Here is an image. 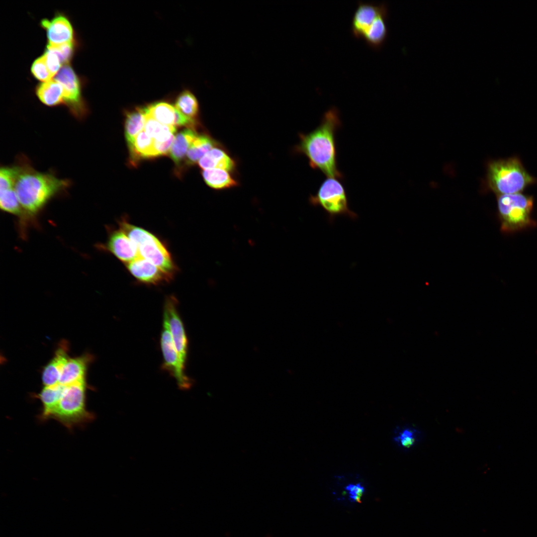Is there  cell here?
Wrapping results in <instances>:
<instances>
[{
    "label": "cell",
    "mask_w": 537,
    "mask_h": 537,
    "mask_svg": "<svg viewBox=\"0 0 537 537\" xmlns=\"http://www.w3.org/2000/svg\"><path fill=\"white\" fill-rule=\"evenodd\" d=\"M17 159L14 188L22 209L20 219H31L52 198L66 190L71 182L51 172L37 171L23 156Z\"/></svg>",
    "instance_id": "6da1fadb"
},
{
    "label": "cell",
    "mask_w": 537,
    "mask_h": 537,
    "mask_svg": "<svg viewBox=\"0 0 537 537\" xmlns=\"http://www.w3.org/2000/svg\"><path fill=\"white\" fill-rule=\"evenodd\" d=\"M341 126L339 111L333 106L324 113L314 130L299 134L300 142L295 147V152L307 158L311 168L320 171L328 178L344 177L338 167L335 138Z\"/></svg>",
    "instance_id": "7a4b0ae2"
},
{
    "label": "cell",
    "mask_w": 537,
    "mask_h": 537,
    "mask_svg": "<svg viewBox=\"0 0 537 537\" xmlns=\"http://www.w3.org/2000/svg\"><path fill=\"white\" fill-rule=\"evenodd\" d=\"M537 182L517 157L494 160L488 164L486 183L497 195L521 193Z\"/></svg>",
    "instance_id": "3957f363"
},
{
    "label": "cell",
    "mask_w": 537,
    "mask_h": 537,
    "mask_svg": "<svg viewBox=\"0 0 537 537\" xmlns=\"http://www.w3.org/2000/svg\"><path fill=\"white\" fill-rule=\"evenodd\" d=\"M119 227L134 243L139 256L153 263L173 277L178 268L163 242L152 233L130 223L125 218L119 221Z\"/></svg>",
    "instance_id": "277c9868"
},
{
    "label": "cell",
    "mask_w": 537,
    "mask_h": 537,
    "mask_svg": "<svg viewBox=\"0 0 537 537\" xmlns=\"http://www.w3.org/2000/svg\"><path fill=\"white\" fill-rule=\"evenodd\" d=\"M498 214L501 231L513 233L537 225L532 217V196L517 193L497 195Z\"/></svg>",
    "instance_id": "5b68a950"
},
{
    "label": "cell",
    "mask_w": 537,
    "mask_h": 537,
    "mask_svg": "<svg viewBox=\"0 0 537 537\" xmlns=\"http://www.w3.org/2000/svg\"><path fill=\"white\" fill-rule=\"evenodd\" d=\"M94 415L86 404V382L82 380L65 385L60 399L50 419H54L69 429L90 422Z\"/></svg>",
    "instance_id": "8992f818"
},
{
    "label": "cell",
    "mask_w": 537,
    "mask_h": 537,
    "mask_svg": "<svg viewBox=\"0 0 537 537\" xmlns=\"http://www.w3.org/2000/svg\"><path fill=\"white\" fill-rule=\"evenodd\" d=\"M309 202L315 207H322L331 223L339 216H347L352 219L358 217L357 214L350 209L345 188L336 179H325L316 194L310 195Z\"/></svg>",
    "instance_id": "52a82bcc"
},
{
    "label": "cell",
    "mask_w": 537,
    "mask_h": 537,
    "mask_svg": "<svg viewBox=\"0 0 537 537\" xmlns=\"http://www.w3.org/2000/svg\"><path fill=\"white\" fill-rule=\"evenodd\" d=\"M55 80L63 87L64 104L76 118L83 119L88 114V109L81 94L80 80L73 69L65 65L57 74Z\"/></svg>",
    "instance_id": "ba28073f"
},
{
    "label": "cell",
    "mask_w": 537,
    "mask_h": 537,
    "mask_svg": "<svg viewBox=\"0 0 537 537\" xmlns=\"http://www.w3.org/2000/svg\"><path fill=\"white\" fill-rule=\"evenodd\" d=\"M161 347L164 358L163 368L175 378L180 390L189 389L192 381L184 372V364L180 358L169 328L165 324L161 333Z\"/></svg>",
    "instance_id": "9c48e42d"
},
{
    "label": "cell",
    "mask_w": 537,
    "mask_h": 537,
    "mask_svg": "<svg viewBox=\"0 0 537 537\" xmlns=\"http://www.w3.org/2000/svg\"><path fill=\"white\" fill-rule=\"evenodd\" d=\"M177 306L178 301L175 297L171 295L166 298L164 305V324L169 328L176 349L181 360L185 364L188 342Z\"/></svg>",
    "instance_id": "30bf717a"
},
{
    "label": "cell",
    "mask_w": 537,
    "mask_h": 537,
    "mask_svg": "<svg viewBox=\"0 0 537 537\" xmlns=\"http://www.w3.org/2000/svg\"><path fill=\"white\" fill-rule=\"evenodd\" d=\"M386 10H388V7L386 2L358 1L351 21V31L353 35L357 38L362 39L376 18Z\"/></svg>",
    "instance_id": "8fae6325"
},
{
    "label": "cell",
    "mask_w": 537,
    "mask_h": 537,
    "mask_svg": "<svg viewBox=\"0 0 537 537\" xmlns=\"http://www.w3.org/2000/svg\"><path fill=\"white\" fill-rule=\"evenodd\" d=\"M126 267L139 282L144 284L159 285L173 278L157 266L140 256L126 264Z\"/></svg>",
    "instance_id": "7c38bea8"
},
{
    "label": "cell",
    "mask_w": 537,
    "mask_h": 537,
    "mask_svg": "<svg viewBox=\"0 0 537 537\" xmlns=\"http://www.w3.org/2000/svg\"><path fill=\"white\" fill-rule=\"evenodd\" d=\"M102 247L126 264L139 257L135 244L119 227L110 232L107 242Z\"/></svg>",
    "instance_id": "4fadbf2b"
},
{
    "label": "cell",
    "mask_w": 537,
    "mask_h": 537,
    "mask_svg": "<svg viewBox=\"0 0 537 537\" xmlns=\"http://www.w3.org/2000/svg\"><path fill=\"white\" fill-rule=\"evenodd\" d=\"M41 25L46 30L49 45L56 46L73 42V29L66 16L60 14L51 20L43 19Z\"/></svg>",
    "instance_id": "5bb4252c"
},
{
    "label": "cell",
    "mask_w": 537,
    "mask_h": 537,
    "mask_svg": "<svg viewBox=\"0 0 537 537\" xmlns=\"http://www.w3.org/2000/svg\"><path fill=\"white\" fill-rule=\"evenodd\" d=\"M91 357L86 355L74 358H69L61 372L59 383L68 385L85 380V376Z\"/></svg>",
    "instance_id": "9a60e30c"
},
{
    "label": "cell",
    "mask_w": 537,
    "mask_h": 537,
    "mask_svg": "<svg viewBox=\"0 0 537 537\" xmlns=\"http://www.w3.org/2000/svg\"><path fill=\"white\" fill-rule=\"evenodd\" d=\"M69 358L67 345L63 342L56 350L53 358L43 369L42 380L44 386L59 383L61 371Z\"/></svg>",
    "instance_id": "2e32d148"
},
{
    "label": "cell",
    "mask_w": 537,
    "mask_h": 537,
    "mask_svg": "<svg viewBox=\"0 0 537 537\" xmlns=\"http://www.w3.org/2000/svg\"><path fill=\"white\" fill-rule=\"evenodd\" d=\"M388 16V10L381 13L370 26L362 38L366 43L374 49L381 48L387 38L388 33L386 22Z\"/></svg>",
    "instance_id": "e0dca14e"
},
{
    "label": "cell",
    "mask_w": 537,
    "mask_h": 537,
    "mask_svg": "<svg viewBox=\"0 0 537 537\" xmlns=\"http://www.w3.org/2000/svg\"><path fill=\"white\" fill-rule=\"evenodd\" d=\"M198 165L203 170L220 169L231 171L235 167L233 160L225 152L216 147L205 154L198 161Z\"/></svg>",
    "instance_id": "ac0fdd59"
},
{
    "label": "cell",
    "mask_w": 537,
    "mask_h": 537,
    "mask_svg": "<svg viewBox=\"0 0 537 537\" xmlns=\"http://www.w3.org/2000/svg\"><path fill=\"white\" fill-rule=\"evenodd\" d=\"M65 387V385L60 383L44 386L38 394V398L42 404V410L40 415L41 420L44 421L50 418L60 399Z\"/></svg>",
    "instance_id": "d6986e66"
},
{
    "label": "cell",
    "mask_w": 537,
    "mask_h": 537,
    "mask_svg": "<svg viewBox=\"0 0 537 537\" xmlns=\"http://www.w3.org/2000/svg\"><path fill=\"white\" fill-rule=\"evenodd\" d=\"M197 134L191 129H185L177 133L169 151V155L176 164H179L186 156L191 143Z\"/></svg>",
    "instance_id": "ffe728a7"
},
{
    "label": "cell",
    "mask_w": 537,
    "mask_h": 537,
    "mask_svg": "<svg viewBox=\"0 0 537 537\" xmlns=\"http://www.w3.org/2000/svg\"><path fill=\"white\" fill-rule=\"evenodd\" d=\"M36 93L40 100L48 106L64 104L63 89L56 80L39 85L36 88Z\"/></svg>",
    "instance_id": "44dd1931"
},
{
    "label": "cell",
    "mask_w": 537,
    "mask_h": 537,
    "mask_svg": "<svg viewBox=\"0 0 537 537\" xmlns=\"http://www.w3.org/2000/svg\"><path fill=\"white\" fill-rule=\"evenodd\" d=\"M145 121V107L137 108L127 113L124 130L128 146L133 143L137 135L144 130Z\"/></svg>",
    "instance_id": "7402d4cb"
},
{
    "label": "cell",
    "mask_w": 537,
    "mask_h": 537,
    "mask_svg": "<svg viewBox=\"0 0 537 537\" xmlns=\"http://www.w3.org/2000/svg\"><path fill=\"white\" fill-rule=\"evenodd\" d=\"M144 131L154 140L162 142L175 137L176 127L163 124L154 119L147 111Z\"/></svg>",
    "instance_id": "603a6c76"
},
{
    "label": "cell",
    "mask_w": 537,
    "mask_h": 537,
    "mask_svg": "<svg viewBox=\"0 0 537 537\" xmlns=\"http://www.w3.org/2000/svg\"><path fill=\"white\" fill-rule=\"evenodd\" d=\"M202 175L206 183L210 187L221 189L235 186L237 181L228 171L220 169L203 170Z\"/></svg>",
    "instance_id": "cb8c5ba5"
},
{
    "label": "cell",
    "mask_w": 537,
    "mask_h": 537,
    "mask_svg": "<svg viewBox=\"0 0 537 537\" xmlns=\"http://www.w3.org/2000/svg\"><path fill=\"white\" fill-rule=\"evenodd\" d=\"M154 140L146 132L142 131L135 137L133 143L128 146L132 160L155 157Z\"/></svg>",
    "instance_id": "d4e9b609"
},
{
    "label": "cell",
    "mask_w": 537,
    "mask_h": 537,
    "mask_svg": "<svg viewBox=\"0 0 537 537\" xmlns=\"http://www.w3.org/2000/svg\"><path fill=\"white\" fill-rule=\"evenodd\" d=\"M146 109L147 112L160 123L175 126L177 110L171 104L164 101L158 102L148 105Z\"/></svg>",
    "instance_id": "484cf974"
},
{
    "label": "cell",
    "mask_w": 537,
    "mask_h": 537,
    "mask_svg": "<svg viewBox=\"0 0 537 537\" xmlns=\"http://www.w3.org/2000/svg\"><path fill=\"white\" fill-rule=\"evenodd\" d=\"M216 143L209 136L198 135L191 143L187 152L186 162L188 164L197 163L211 149L215 147Z\"/></svg>",
    "instance_id": "4316f807"
},
{
    "label": "cell",
    "mask_w": 537,
    "mask_h": 537,
    "mask_svg": "<svg viewBox=\"0 0 537 537\" xmlns=\"http://www.w3.org/2000/svg\"><path fill=\"white\" fill-rule=\"evenodd\" d=\"M175 107L185 116L196 120L199 112V104L191 91L186 90L180 93L176 100Z\"/></svg>",
    "instance_id": "83f0119b"
},
{
    "label": "cell",
    "mask_w": 537,
    "mask_h": 537,
    "mask_svg": "<svg viewBox=\"0 0 537 537\" xmlns=\"http://www.w3.org/2000/svg\"><path fill=\"white\" fill-rule=\"evenodd\" d=\"M421 438V432L417 428L410 426L398 429L394 440L402 448L409 450L418 444Z\"/></svg>",
    "instance_id": "f1b7e54d"
},
{
    "label": "cell",
    "mask_w": 537,
    "mask_h": 537,
    "mask_svg": "<svg viewBox=\"0 0 537 537\" xmlns=\"http://www.w3.org/2000/svg\"><path fill=\"white\" fill-rule=\"evenodd\" d=\"M14 186L0 188V207L3 211L17 216L20 218L22 209Z\"/></svg>",
    "instance_id": "f546056e"
},
{
    "label": "cell",
    "mask_w": 537,
    "mask_h": 537,
    "mask_svg": "<svg viewBox=\"0 0 537 537\" xmlns=\"http://www.w3.org/2000/svg\"><path fill=\"white\" fill-rule=\"evenodd\" d=\"M31 73L37 79L44 82L51 81L52 77L43 55L33 63L31 66Z\"/></svg>",
    "instance_id": "4dcf8cb0"
},
{
    "label": "cell",
    "mask_w": 537,
    "mask_h": 537,
    "mask_svg": "<svg viewBox=\"0 0 537 537\" xmlns=\"http://www.w3.org/2000/svg\"><path fill=\"white\" fill-rule=\"evenodd\" d=\"M48 69L53 76L57 74L62 64L60 57L53 50L47 47L43 55Z\"/></svg>",
    "instance_id": "1f68e13d"
},
{
    "label": "cell",
    "mask_w": 537,
    "mask_h": 537,
    "mask_svg": "<svg viewBox=\"0 0 537 537\" xmlns=\"http://www.w3.org/2000/svg\"><path fill=\"white\" fill-rule=\"evenodd\" d=\"M47 47L57 54L62 64H67L71 59L74 53L73 42L56 46L48 45Z\"/></svg>",
    "instance_id": "d6a6232c"
},
{
    "label": "cell",
    "mask_w": 537,
    "mask_h": 537,
    "mask_svg": "<svg viewBox=\"0 0 537 537\" xmlns=\"http://www.w3.org/2000/svg\"><path fill=\"white\" fill-rule=\"evenodd\" d=\"M349 497L354 502H360L364 492V488L360 483L350 484L346 488Z\"/></svg>",
    "instance_id": "836d02e7"
}]
</instances>
